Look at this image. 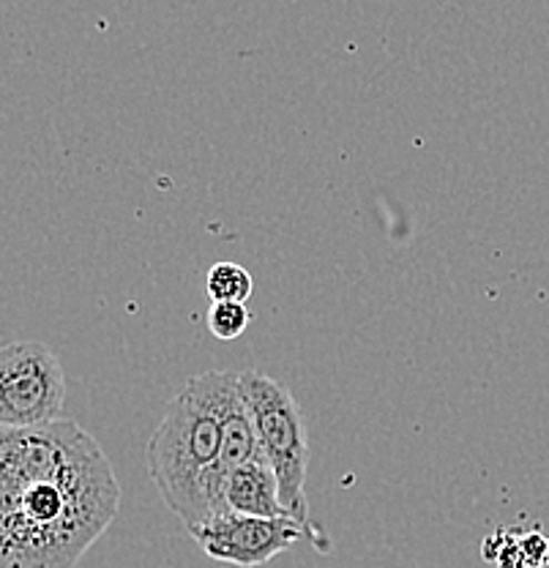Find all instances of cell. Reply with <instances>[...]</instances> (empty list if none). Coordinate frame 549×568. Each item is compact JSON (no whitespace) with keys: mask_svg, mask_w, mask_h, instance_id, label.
Listing matches in <instances>:
<instances>
[{"mask_svg":"<svg viewBox=\"0 0 549 568\" xmlns=\"http://www.w3.org/2000/svg\"><path fill=\"white\" fill-rule=\"evenodd\" d=\"M118 506L121 487L108 454L74 422L0 429L3 568H74Z\"/></svg>","mask_w":549,"mask_h":568,"instance_id":"cell-1","label":"cell"},{"mask_svg":"<svg viewBox=\"0 0 549 568\" xmlns=\"http://www.w3.org/2000/svg\"><path fill=\"white\" fill-rule=\"evenodd\" d=\"M148 476L189 530L230 511L224 426L194 377L170 399L148 440Z\"/></svg>","mask_w":549,"mask_h":568,"instance_id":"cell-2","label":"cell"},{"mask_svg":"<svg viewBox=\"0 0 549 568\" xmlns=\"http://www.w3.org/2000/svg\"><path fill=\"white\" fill-rule=\"evenodd\" d=\"M241 394L250 407L257 443L263 457L276 470L282 503L298 523L309 525L306 506V465H309V440H306L304 413L293 390L257 369L238 372Z\"/></svg>","mask_w":549,"mask_h":568,"instance_id":"cell-3","label":"cell"},{"mask_svg":"<svg viewBox=\"0 0 549 568\" xmlns=\"http://www.w3.org/2000/svg\"><path fill=\"white\" fill-rule=\"evenodd\" d=\"M67 372L44 342H14L0 351V424L37 429L61 422Z\"/></svg>","mask_w":549,"mask_h":568,"instance_id":"cell-4","label":"cell"},{"mask_svg":"<svg viewBox=\"0 0 549 568\" xmlns=\"http://www.w3.org/2000/svg\"><path fill=\"white\" fill-rule=\"evenodd\" d=\"M189 532L209 558L238 568L265 566L304 536L312 538L321 552L331 549V541L321 530L298 523L295 517H250V514L222 511Z\"/></svg>","mask_w":549,"mask_h":568,"instance_id":"cell-5","label":"cell"},{"mask_svg":"<svg viewBox=\"0 0 549 568\" xmlns=\"http://www.w3.org/2000/svg\"><path fill=\"white\" fill-rule=\"evenodd\" d=\"M224 500L230 511L250 514V517H291L282 503L279 478L263 452L230 473Z\"/></svg>","mask_w":549,"mask_h":568,"instance_id":"cell-6","label":"cell"},{"mask_svg":"<svg viewBox=\"0 0 549 568\" xmlns=\"http://www.w3.org/2000/svg\"><path fill=\"white\" fill-rule=\"evenodd\" d=\"M205 290H209L211 301H238V304H246V298L255 290V282H252V274L244 265L216 263L209 271Z\"/></svg>","mask_w":549,"mask_h":568,"instance_id":"cell-7","label":"cell"},{"mask_svg":"<svg viewBox=\"0 0 549 568\" xmlns=\"http://www.w3.org/2000/svg\"><path fill=\"white\" fill-rule=\"evenodd\" d=\"M205 323H209V331L216 339L233 342L250 328L252 315L246 304H238V301H211L209 312H205Z\"/></svg>","mask_w":549,"mask_h":568,"instance_id":"cell-8","label":"cell"}]
</instances>
